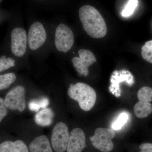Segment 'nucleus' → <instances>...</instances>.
<instances>
[{
    "instance_id": "obj_1",
    "label": "nucleus",
    "mask_w": 152,
    "mask_h": 152,
    "mask_svg": "<svg viewBox=\"0 0 152 152\" xmlns=\"http://www.w3.org/2000/svg\"><path fill=\"white\" fill-rule=\"evenodd\" d=\"M79 13L83 28L89 36L95 39L106 36L107 27L105 22L96 9L91 6H83L79 10Z\"/></svg>"
},
{
    "instance_id": "obj_2",
    "label": "nucleus",
    "mask_w": 152,
    "mask_h": 152,
    "mask_svg": "<svg viewBox=\"0 0 152 152\" xmlns=\"http://www.w3.org/2000/svg\"><path fill=\"white\" fill-rule=\"evenodd\" d=\"M68 94L72 99L78 103L82 110L86 112L93 108L96 99V93L94 89L83 83H77L75 85L71 84Z\"/></svg>"
},
{
    "instance_id": "obj_3",
    "label": "nucleus",
    "mask_w": 152,
    "mask_h": 152,
    "mask_svg": "<svg viewBox=\"0 0 152 152\" xmlns=\"http://www.w3.org/2000/svg\"><path fill=\"white\" fill-rule=\"evenodd\" d=\"M115 133L113 129L98 128L95 131L94 135L90 137L93 146L102 152L111 151L114 148L112 140Z\"/></svg>"
},
{
    "instance_id": "obj_4",
    "label": "nucleus",
    "mask_w": 152,
    "mask_h": 152,
    "mask_svg": "<svg viewBox=\"0 0 152 152\" xmlns=\"http://www.w3.org/2000/svg\"><path fill=\"white\" fill-rule=\"evenodd\" d=\"M74 36L72 30L64 24L57 27L55 33V45L58 51L67 53L73 45Z\"/></svg>"
},
{
    "instance_id": "obj_5",
    "label": "nucleus",
    "mask_w": 152,
    "mask_h": 152,
    "mask_svg": "<svg viewBox=\"0 0 152 152\" xmlns=\"http://www.w3.org/2000/svg\"><path fill=\"white\" fill-rule=\"evenodd\" d=\"M69 133L67 126L59 122L55 125L52 131L51 144L56 152H64L66 150Z\"/></svg>"
},
{
    "instance_id": "obj_6",
    "label": "nucleus",
    "mask_w": 152,
    "mask_h": 152,
    "mask_svg": "<svg viewBox=\"0 0 152 152\" xmlns=\"http://www.w3.org/2000/svg\"><path fill=\"white\" fill-rule=\"evenodd\" d=\"M26 89L23 86H18L12 89L6 95L4 102L8 109L22 112L26 107Z\"/></svg>"
},
{
    "instance_id": "obj_7",
    "label": "nucleus",
    "mask_w": 152,
    "mask_h": 152,
    "mask_svg": "<svg viewBox=\"0 0 152 152\" xmlns=\"http://www.w3.org/2000/svg\"><path fill=\"white\" fill-rule=\"evenodd\" d=\"M79 57H74L72 62L79 77H85L89 73L88 68L96 61V59L92 52L89 50L80 49L78 51Z\"/></svg>"
},
{
    "instance_id": "obj_8",
    "label": "nucleus",
    "mask_w": 152,
    "mask_h": 152,
    "mask_svg": "<svg viewBox=\"0 0 152 152\" xmlns=\"http://www.w3.org/2000/svg\"><path fill=\"white\" fill-rule=\"evenodd\" d=\"M11 38L13 54L17 57L23 56L26 51L27 43L26 31L21 28H15L11 32Z\"/></svg>"
},
{
    "instance_id": "obj_9",
    "label": "nucleus",
    "mask_w": 152,
    "mask_h": 152,
    "mask_svg": "<svg viewBox=\"0 0 152 152\" xmlns=\"http://www.w3.org/2000/svg\"><path fill=\"white\" fill-rule=\"evenodd\" d=\"M47 34L43 26L36 22L31 26L28 35V43L30 48L33 50L40 48L45 42Z\"/></svg>"
},
{
    "instance_id": "obj_10",
    "label": "nucleus",
    "mask_w": 152,
    "mask_h": 152,
    "mask_svg": "<svg viewBox=\"0 0 152 152\" xmlns=\"http://www.w3.org/2000/svg\"><path fill=\"white\" fill-rule=\"evenodd\" d=\"M86 147V139L80 128L73 129L69 134L67 152H82Z\"/></svg>"
},
{
    "instance_id": "obj_11",
    "label": "nucleus",
    "mask_w": 152,
    "mask_h": 152,
    "mask_svg": "<svg viewBox=\"0 0 152 152\" xmlns=\"http://www.w3.org/2000/svg\"><path fill=\"white\" fill-rule=\"evenodd\" d=\"M30 152H53L48 139L46 136L37 137L30 144Z\"/></svg>"
},
{
    "instance_id": "obj_12",
    "label": "nucleus",
    "mask_w": 152,
    "mask_h": 152,
    "mask_svg": "<svg viewBox=\"0 0 152 152\" xmlns=\"http://www.w3.org/2000/svg\"><path fill=\"white\" fill-rule=\"evenodd\" d=\"M0 152H28V149L23 141H6L0 145Z\"/></svg>"
},
{
    "instance_id": "obj_13",
    "label": "nucleus",
    "mask_w": 152,
    "mask_h": 152,
    "mask_svg": "<svg viewBox=\"0 0 152 152\" xmlns=\"http://www.w3.org/2000/svg\"><path fill=\"white\" fill-rule=\"evenodd\" d=\"M54 114L50 108H46L38 112L35 116V121L41 126H48L53 122Z\"/></svg>"
},
{
    "instance_id": "obj_14",
    "label": "nucleus",
    "mask_w": 152,
    "mask_h": 152,
    "mask_svg": "<svg viewBox=\"0 0 152 152\" xmlns=\"http://www.w3.org/2000/svg\"><path fill=\"white\" fill-rule=\"evenodd\" d=\"M134 111L136 116L139 118H146L152 113V104L148 102L139 101L135 105Z\"/></svg>"
},
{
    "instance_id": "obj_15",
    "label": "nucleus",
    "mask_w": 152,
    "mask_h": 152,
    "mask_svg": "<svg viewBox=\"0 0 152 152\" xmlns=\"http://www.w3.org/2000/svg\"><path fill=\"white\" fill-rule=\"evenodd\" d=\"M16 80V76L12 73L1 75H0V90L7 89Z\"/></svg>"
},
{
    "instance_id": "obj_16",
    "label": "nucleus",
    "mask_w": 152,
    "mask_h": 152,
    "mask_svg": "<svg viewBox=\"0 0 152 152\" xmlns=\"http://www.w3.org/2000/svg\"><path fill=\"white\" fill-rule=\"evenodd\" d=\"M50 104L48 99L43 98L39 100H34L30 102L29 108L31 110L36 112H39L41 108H46Z\"/></svg>"
},
{
    "instance_id": "obj_17",
    "label": "nucleus",
    "mask_w": 152,
    "mask_h": 152,
    "mask_svg": "<svg viewBox=\"0 0 152 152\" xmlns=\"http://www.w3.org/2000/svg\"><path fill=\"white\" fill-rule=\"evenodd\" d=\"M137 97L140 102H150L152 101V88L148 87L141 88L137 93Z\"/></svg>"
},
{
    "instance_id": "obj_18",
    "label": "nucleus",
    "mask_w": 152,
    "mask_h": 152,
    "mask_svg": "<svg viewBox=\"0 0 152 152\" xmlns=\"http://www.w3.org/2000/svg\"><path fill=\"white\" fill-rule=\"evenodd\" d=\"M141 50L143 58L148 62L152 64V40L146 42Z\"/></svg>"
},
{
    "instance_id": "obj_19",
    "label": "nucleus",
    "mask_w": 152,
    "mask_h": 152,
    "mask_svg": "<svg viewBox=\"0 0 152 152\" xmlns=\"http://www.w3.org/2000/svg\"><path fill=\"white\" fill-rule=\"evenodd\" d=\"M138 4V0H129L125 8L122 12L123 16L129 17L132 15L137 7Z\"/></svg>"
},
{
    "instance_id": "obj_20",
    "label": "nucleus",
    "mask_w": 152,
    "mask_h": 152,
    "mask_svg": "<svg viewBox=\"0 0 152 152\" xmlns=\"http://www.w3.org/2000/svg\"><path fill=\"white\" fill-rule=\"evenodd\" d=\"M15 60L12 58L2 56L0 58V72H4L15 66Z\"/></svg>"
},
{
    "instance_id": "obj_21",
    "label": "nucleus",
    "mask_w": 152,
    "mask_h": 152,
    "mask_svg": "<svg viewBox=\"0 0 152 152\" xmlns=\"http://www.w3.org/2000/svg\"><path fill=\"white\" fill-rule=\"evenodd\" d=\"M128 119L127 114L125 113H122L120 115L116 121L112 125V129L113 130L120 129L126 123Z\"/></svg>"
},
{
    "instance_id": "obj_22",
    "label": "nucleus",
    "mask_w": 152,
    "mask_h": 152,
    "mask_svg": "<svg viewBox=\"0 0 152 152\" xmlns=\"http://www.w3.org/2000/svg\"><path fill=\"white\" fill-rule=\"evenodd\" d=\"M2 98H0V122H1L3 119L7 114V110Z\"/></svg>"
},
{
    "instance_id": "obj_23",
    "label": "nucleus",
    "mask_w": 152,
    "mask_h": 152,
    "mask_svg": "<svg viewBox=\"0 0 152 152\" xmlns=\"http://www.w3.org/2000/svg\"><path fill=\"white\" fill-rule=\"evenodd\" d=\"M140 152H152V144L150 143H145L142 144L139 147Z\"/></svg>"
}]
</instances>
